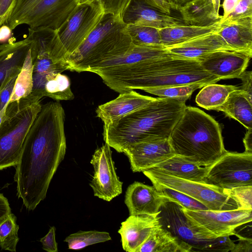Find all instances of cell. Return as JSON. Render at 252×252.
I'll use <instances>...</instances> for the list:
<instances>
[{
	"instance_id": "obj_1",
	"label": "cell",
	"mask_w": 252,
	"mask_h": 252,
	"mask_svg": "<svg viewBox=\"0 0 252 252\" xmlns=\"http://www.w3.org/2000/svg\"><path fill=\"white\" fill-rule=\"evenodd\" d=\"M64 109L59 101L42 105L24 142L15 166L17 196L29 210L46 197L66 151Z\"/></svg>"
},
{
	"instance_id": "obj_2",
	"label": "cell",
	"mask_w": 252,
	"mask_h": 252,
	"mask_svg": "<svg viewBox=\"0 0 252 252\" xmlns=\"http://www.w3.org/2000/svg\"><path fill=\"white\" fill-rule=\"evenodd\" d=\"M99 76L106 86L120 94L192 84L206 85L220 80L204 70L198 61L173 55L140 62L115 63L102 68Z\"/></svg>"
},
{
	"instance_id": "obj_3",
	"label": "cell",
	"mask_w": 252,
	"mask_h": 252,
	"mask_svg": "<svg viewBox=\"0 0 252 252\" xmlns=\"http://www.w3.org/2000/svg\"><path fill=\"white\" fill-rule=\"evenodd\" d=\"M186 102L157 97L143 107L104 124L106 143L118 153L141 142L169 138L181 117Z\"/></svg>"
},
{
	"instance_id": "obj_4",
	"label": "cell",
	"mask_w": 252,
	"mask_h": 252,
	"mask_svg": "<svg viewBox=\"0 0 252 252\" xmlns=\"http://www.w3.org/2000/svg\"><path fill=\"white\" fill-rule=\"evenodd\" d=\"M169 141L175 155L208 167L226 151L219 124L203 111L186 106Z\"/></svg>"
},
{
	"instance_id": "obj_5",
	"label": "cell",
	"mask_w": 252,
	"mask_h": 252,
	"mask_svg": "<svg viewBox=\"0 0 252 252\" xmlns=\"http://www.w3.org/2000/svg\"><path fill=\"white\" fill-rule=\"evenodd\" d=\"M120 16L104 14L78 49L65 62L67 70L93 71L125 55L133 45Z\"/></svg>"
},
{
	"instance_id": "obj_6",
	"label": "cell",
	"mask_w": 252,
	"mask_h": 252,
	"mask_svg": "<svg viewBox=\"0 0 252 252\" xmlns=\"http://www.w3.org/2000/svg\"><path fill=\"white\" fill-rule=\"evenodd\" d=\"M42 98L32 93L8 103L0 125V170L17 164L27 134L41 109Z\"/></svg>"
},
{
	"instance_id": "obj_7",
	"label": "cell",
	"mask_w": 252,
	"mask_h": 252,
	"mask_svg": "<svg viewBox=\"0 0 252 252\" xmlns=\"http://www.w3.org/2000/svg\"><path fill=\"white\" fill-rule=\"evenodd\" d=\"M104 15L97 1L79 3L61 27L52 33L49 47L53 62L65 64L66 60L78 49Z\"/></svg>"
},
{
	"instance_id": "obj_8",
	"label": "cell",
	"mask_w": 252,
	"mask_h": 252,
	"mask_svg": "<svg viewBox=\"0 0 252 252\" xmlns=\"http://www.w3.org/2000/svg\"><path fill=\"white\" fill-rule=\"evenodd\" d=\"M80 0H14L5 24L11 30L21 25L32 29L58 30Z\"/></svg>"
},
{
	"instance_id": "obj_9",
	"label": "cell",
	"mask_w": 252,
	"mask_h": 252,
	"mask_svg": "<svg viewBox=\"0 0 252 252\" xmlns=\"http://www.w3.org/2000/svg\"><path fill=\"white\" fill-rule=\"evenodd\" d=\"M179 206L189 224L204 240L236 235V228L252 220V210L193 211Z\"/></svg>"
},
{
	"instance_id": "obj_10",
	"label": "cell",
	"mask_w": 252,
	"mask_h": 252,
	"mask_svg": "<svg viewBox=\"0 0 252 252\" xmlns=\"http://www.w3.org/2000/svg\"><path fill=\"white\" fill-rule=\"evenodd\" d=\"M143 173L152 184L162 185L182 192L201 203L209 210L225 211L238 208L236 202L218 187L179 178L155 168Z\"/></svg>"
},
{
	"instance_id": "obj_11",
	"label": "cell",
	"mask_w": 252,
	"mask_h": 252,
	"mask_svg": "<svg viewBox=\"0 0 252 252\" xmlns=\"http://www.w3.org/2000/svg\"><path fill=\"white\" fill-rule=\"evenodd\" d=\"M205 180L222 189L252 185V153L226 151L208 167Z\"/></svg>"
},
{
	"instance_id": "obj_12",
	"label": "cell",
	"mask_w": 252,
	"mask_h": 252,
	"mask_svg": "<svg viewBox=\"0 0 252 252\" xmlns=\"http://www.w3.org/2000/svg\"><path fill=\"white\" fill-rule=\"evenodd\" d=\"M53 31L47 29L29 28L32 39L30 48L33 63V89L32 93L41 98L44 96L46 80L49 76L67 70L63 63H55L49 52V43Z\"/></svg>"
},
{
	"instance_id": "obj_13",
	"label": "cell",
	"mask_w": 252,
	"mask_h": 252,
	"mask_svg": "<svg viewBox=\"0 0 252 252\" xmlns=\"http://www.w3.org/2000/svg\"><path fill=\"white\" fill-rule=\"evenodd\" d=\"M91 163L94 175L90 185L95 196L110 201L122 193L123 182L117 175L109 145L105 143L95 151Z\"/></svg>"
},
{
	"instance_id": "obj_14",
	"label": "cell",
	"mask_w": 252,
	"mask_h": 252,
	"mask_svg": "<svg viewBox=\"0 0 252 252\" xmlns=\"http://www.w3.org/2000/svg\"><path fill=\"white\" fill-rule=\"evenodd\" d=\"M252 57L251 53L227 49L210 53L197 61L204 70L221 80L238 78Z\"/></svg>"
},
{
	"instance_id": "obj_15",
	"label": "cell",
	"mask_w": 252,
	"mask_h": 252,
	"mask_svg": "<svg viewBox=\"0 0 252 252\" xmlns=\"http://www.w3.org/2000/svg\"><path fill=\"white\" fill-rule=\"evenodd\" d=\"M123 153L128 158L133 172L152 168L175 155L169 138L137 143Z\"/></svg>"
},
{
	"instance_id": "obj_16",
	"label": "cell",
	"mask_w": 252,
	"mask_h": 252,
	"mask_svg": "<svg viewBox=\"0 0 252 252\" xmlns=\"http://www.w3.org/2000/svg\"><path fill=\"white\" fill-rule=\"evenodd\" d=\"M172 202L154 186L134 182L126 189L125 203L129 215H155L160 214V209Z\"/></svg>"
},
{
	"instance_id": "obj_17",
	"label": "cell",
	"mask_w": 252,
	"mask_h": 252,
	"mask_svg": "<svg viewBox=\"0 0 252 252\" xmlns=\"http://www.w3.org/2000/svg\"><path fill=\"white\" fill-rule=\"evenodd\" d=\"M126 25L162 29L184 24L181 18L160 11L144 0H131L122 17Z\"/></svg>"
},
{
	"instance_id": "obj_18",
	"label": "cell",
	"mask_w": 252,
	"mask_h": 252,
	"mask_svg": "<svg viewBox=\"0 0 252 252\" xmlns=\"http://www.w3.org/2000/svg\"><path fill=\"white\" fill-rule=\"evenodd\" d=\"M159 215H130L122 222L118 233L124 250L137 252L152 233L161 225Z\"/></svg>"
},
{
	"instance_id": "obj_19",
	"label": "cell",
	"mask_w": 252,
	"mask_h": 252,
	"mask_svg": "<svg viewBox=\"0 0 252 252\" xmlns=\"http://www.w3.org/2000/svg\"><path fill=\"white\" fill-rule=\"evenodd\" d=\"M155 98L133 90L121 93L115 99L99 105L96 116L107 124L143 107Z\"/></svg>"
},
{
	"instance_id": "obj_20",
	"label": "cell",
	"mask_w": 252,
	"mask_h": 252,
	"mask_svg": "<svg viewBox=\"0 0 252 252\" xmlns=\"http://www.w3.org/2000/svg\"><path fill=\"white\" fill-rule=\"evenodd\" d=\"M15 40L10 38L0 45V89L11 77L18 75L31 46L29 35L22 40Z\"/></svg>"
},
{
	"instance_id": "obj_21",
	"label": "cell",
	"mask_w": 252,
	"mask_h": 252,
	"mask_svg": "<svg viewBox=\"0 0 252 252\" xmlns=\"http://www.w3.org/2000/svg\"><path fill=\"white\" fill-rule=\"evenodd\" d=\"M217 34L231 49L252 53V17L220 22Z\"/></svg>"
},
{
	"instance_id": "obj_22",
	"label": "cell",
	"mask_w": 252,
	"mask_h": 252,
	"mask_svg": "<svg viewBox=\"0 0 252 252\" xmlns=\"http://www.w3.org/2000/svg\"><path fill=\"white\" fill-rule=\"evenodd\" d=\"M218 30L165 48L175 57L197 61L202 57L216 51L232 50L219 38L217 34Z\"/></svg>"
},
{
	"instance_id": "obj_23",
	"label": "cell",
	"mask_w": 252,
	"mask_h": 252,
	"mask_svg": "<svg viewBox=\"0 0 252 252\" xmlns=\"http://www.w3.org/2000/svg\"><path fill=\"white\" fill-rule=\"evenodd\" d=\"M221 0H191L179 10L186 24L207 26L219 21Z\"/></svg>"
},
{
	"instance_id": "obj_24",
	"label": "cell",
	"mask_w": 252,
	"mask_h": 252,
	"mask_svg": "<svg viewBox=\"0 0 252 252\" xmlns=\"http://www.w3.org/2000/svg\"><path fill=\"white\" fill-rule=\"evenodd\" d=\"M153 168L179 178L206 183L208 167L200 166L180 155H175Z\"/></svg>"
},
{
	"instance_id": "obj_25",
	"label": "cell",
	"mask_w": 252,
	"mask_h": 252,
	"mask_svg": "<svg viewBox=\"0 0 252 252\" xmlns=\"http://www.w3.org/2000/svg\"><path fill=\"white\" fill-rule=\"evenodd\" d=\"M192 247L164 228L162 224L157 227L143 243L137 252H189Z\"/></svg>"
},
{
	"instance_id": "obj_26",
	"label": "cell",
	"mask_w": 252,
	"mask_h": 252,
	"mask_svg": "<svg viewBox=\"0 0 252 252\" xmlns=\"http://www.w3.org/2000/svg\"><path fill=\"white\" fill-rule=\"evenodd\" d=\"M220 22L207 26H197L183 24L159 29L161 43L162 46H172L196 37L218 30Z\"/></svg>"
},
{
	"instance_id": "obj_27",
	"label": "cell",
	"mask_w": 252,
	"mask_h": 252,
	"mask_svg": "<svg viewBox=\"0 0 252 252\" xmlns=\"http://www.w3.org/2000/svg\"><path fill=\"white\" fill-rule=\"evenodd\" d=\"M216 110L223 112L247 129H252V100L240 88L232 92L226 101Z\"/></svg>"
},
{
	"instance_id": "obj_28",
	"label": "cell",
	"mask_w": 252,
	"mask_h": 252,
	"mask_svg": "<svg viewBox=\"0 0 252 252\" xmlns=\"http://www.w3.org/2000/svg\"><path fill=\"white\" fill-rule=\"evenodd\" d=\"M201 88L195 98L196 104L206 110H216L226 101L232 92L239 88L233 85L210 83Z\"/></svg>"
},
{
	"instance_id": "obj_29",
	"label": "cell",
	"mask_w": 252,
	"mask_h": 252,
	"mask_svg": "<svg viewBox=\"0 0 252 252\" xmlns=\"http://www.w3.org/2000/svg\"><path fill=\"white\" fill-rule=\"evenodd\" d=\"M33 89V63L30 49L15 81L8 103L30 95Z\"/></svg>"
},
{
	"instance_id": "obj_30",
	"label": "cell",
	"mask_w": 252,
	"mask_h": 252,
	"mask_svg": "<svg viewBox=\"0 0 252 252\" xmlns=\"http://www.w3.org/2000/svg\"><path fill=\"white\" fill-rule=\"evenodd\" d=\"M44 96L56 100H69L74 98L69 77L61 73L49 76L44 87Z\"/></svg>"
},
{
	"instance_id": "obj_31",
	"label": "cell",
	"mask_w": 252,
	"mask_h": 252,
	"mask_svg": "<svg viewBox=\"0 0 252 252\" xmlns=\"http://www.w3.org/2000/svg\"><path fill=\"white\" fill-rule=\"evenodd\" d=\"M126 31L132 44L136 46L159 47L161 43L159 29L139 25H126Z\"/></svg>"
},
{
	"instance_id": "obj_32",
	"label": "cell",
	"mask_w": 252,
	"mask_h": 252,
	"mask_svg": "<svg viewBox=\"0 0 252 252\" xmlns=\"http://www.w3.org/2000/svg\"><path fill=\"white\" fill-rule=\"evenodd\" d=\"M111 240L110 234L107 232L91 230L72 233L66 237L64 241L67 243L69 249L80 250Z\"/></svg>"
},
{
	"instance_id": "obj_33",
	"label": "cell",
	"mask_w": 252,
	"mask_h": 252,
	"mask_svg": "<svg viewBox=\"0 0 252 252\" xmlns=\"http://www.w3.org/2000/svg\"><path fill=\"white\" fill-rule=\"evenodd\" d=\"M16 217L12 213L0 222V247L4 250L16 252L19 238L18 236L19 226Z\"/></svg>"
},
{
	"instance_id": "obj_34",
	"label": "cell",
	"mask_w": 252,
	"mask_h": 252,
	"mask_svg": "<svg viewBox=\"0 0 252 252\" xmlns=\"http://www.w3.org/2000/svg\"><path fill=\"white\" fill-rule=\"evenodd\" d=\"M205 85L192 84L174 86L167 87L153 88L144 91L162 98H170L186 102L195 90L201 89Z\"/></svg>"
},
{
	"instance_id": "obj_35",
	"label": "cell",
	"mask_w": 252,
	"mask_h": 252,
	"mask_svg": "<svg viewBox=\"0 0 252 252\" xmlns=\"http://www.w3.org/2000/svg\"><path fill=\"white\" fill-rule=\"evenodd\" d=\"M156 189L166 197L182 207L193 211L209 210L205 205L194 198L165 186L153 184Z\"/></svg>"
},
{
	"instance_id": "obj_36",
	"label": "cell",
	"mask_w": 252,
	"mask_h": 252,
	"mask_svg": "<svg viewBox=\"0 0 252 252\" xmlns=\"http://www.w3.org/2000/svg\"><path fill=\"white\" fill-rule=\"evenodd\" d=\"M223 190L236 202L238 209L252 210V185L223 189Z\"/></svg>"
},
{
	"instance_id": "obj_37",
	"label": "cell",
	"mask_w": 252,
	"mask_h": 252,
	"mask_svg": "<svg viewBox=\"0 0 252 252\" xmlns=\"http://www.w3.org/2000/svg\"><path fill=\"white\" fill-rule=\"evenodd\" d=\"M131 0H80L79 3L98 2L102 6L104 14L121 18Z\"/></svg>"
},
{
	"instance_id": "obj_38",
	"label": "cell",
	"mask_w": 252,
	"mask_h": 252,
	"mask_svg": "<svg viewBox=\"0 0 252 252\" xmlns=\"http://www.w3.org/2000/svg\"><path fill=\"white\" fill-rule=\"evenodd\" d=\"M247 17H252V0H240L233 12L223 21Z\"/></svg>"
},
{
	"instance_id": "obj_39",
	"label": "cell",
	"mask_w": 252,
	"mask_h": 252,
	"mask_svg": "<svg viewBox=\"0 0 252 252\" xmlns=\"http://www.w3.org/2000/svg\"><path fill=\"white\" fill-rule=\"evenodd\" d=\"M56 228L51 227L48 233L40 239L42 249L48 252H58V244L55 239Z\"/></svg>"
},
{
	"instance_id": "obj_40",
	"label": "cell",
	"mask_w": 252,
	"mask_h": 252,
	"mask_svg": "<svg viewBox=\"0 0 252 252\" xmlns=\"http://www.w3.org/2000/svg\"><path fill=\"white\" fill-rule=\"evenodd\" d=\"M18 76V75H17ZM17 76L11 77L0 92V111L9 102Z\"/></svg>"
},
{
	"instance_id": "obj_41",
	"label": "cell",
	"mask_w": 252,
	"mask_h": 252,
	"mask_svg": "<svg viewBox=\"0 0 252 252\" xmlns=\"http://www.w3.org/2000/svg\"><path fill=\"white\" fill-rule=\"evenodd\" d=\"M242 81V87L240 88L252 100V72L245 70L239 77Z\"/></svg>"
},
{
	"instance_id": "obj_42",
	"label": "cell",
	"mask_w": 252,
	"mask_h": 252,
	"mask_svg": "<svg viewBox=\"0 0 252 252\" xmlns=\"http://www.w3.org/2000/svg\"><path fill=\"white\" fill-rule=\"evenodd\" d=\"M239 242L235 244L231 252H252V240L251 238L239 237Z\"/></svg>"
},
{
	"instance_id": "obj_43",
	"label": "cell",
	"mask_w": 252,
	"mask_h": 252,
	"mask_svg": "<svg viewBox=\"0 0 252 252\" xmlns=\"http://www.w3.org/2000/svg\"><path fill=\"white\" fill-rule=\"evenodd\" d=\"M240 0H224L222 4L223 14L220 22L225 20L234 10Z\"/></svg>"
},
{
	"instance_id": "obj_44",
	"label": "cell",
	"mask_w": 252,
	"mask_h": 252,
	"mask_svg": "<svg viewBox=\"0 0 252 252\" xmlns=\"http://www.w3.org/2000/svg\"><path fill=\"white\" fill-rule=\"evenodd\" d=\"M14 0H0V27L5 25Z\"/></svg>"
},
{
	"instance_id": "obj_45",
	"label": "cell",
	"mask_w": 252,
	"mask_h": 252,
	"mask_svg": "<svg viewBox=\"0 0 252 252\" xmlns=\"http://www.w3.org/2000/svg\"><path fill=\"white\" fill-rule=\"evenodd\" d=\"M151 6L167 14L172 10L166 0H144Z\"/></svg>"
},
{
	"instance_id": "obj_46",
	"label": "cell",
	"mask_w": 252,
	"mask_h": 252,
	"mask_svg": "<svg viewBox=\"0 0 252 252\" xmlns=\"http://www.w3.org/2000/svg\"><path fill=\"white\" fill-rule=\"evenodd\" d=\"M11 213L7 199L0 193V222Z\"/></svg>"
},
{
	"instance_id": "obj_47",
	"label": "cell",
	"mask_w": 252,
	"mask_h": 252,
	"mask_svg": "<svg viewBox=\"0 0 252 252\" xmlns=\"http://www.w3.org/2000/svg\"><path fill=\"white\" fill-rule=\"evenodd\" d=\"M246 152L252 153V129H248L243 138Z\"/></svg>"
},
{
	"instance_id": "obj_48",
	"label": "cell",
	"mask_w": 252,
	"mask_h": 252,
	"mask_svg": "<svg viewBox=\"0 0 252 252\" xmlns=\"http://www.w3.org/2000/svg\"><path fill=\"white\" fill-rule=\"evenodd\" d=\"M0 33L1 37V42H5L9 39L12 35V30L6 25H3L0 27Z\"/></svg>"
},
{
	"instance_id": "obj_49",
	"label": "cell",
	"mask_w": 252,
	"mask_h": 252,
	"mask_svg": "<svg viewBox=\"0 0 252 252\" xmlns=\"http://www.w3.org/2000/svg\"><path fill=\"white\" fill-rule=\"evenodd\" d=\"M8 103L5 105V106L0 111V125L2 123V122L4 120L5 117V111L7 105Z\"/></svg>"
},
{
	"instance_id": "obj_50",
	"label": "cell",
	"mask_w": 252,
	"mask_h": 252,
	"mask_svg": "<svg viewBox=\"0 0 252 252\" xmlns=\"http://www.w3.org/2000/svg\"><path fill=\"white\" fill-rule=\"evenodd\" d=\"M4 86H2V87H1V88H0V92L1 89H2Z\"/></svg>"
}]
</instances>
